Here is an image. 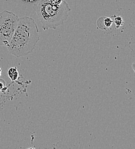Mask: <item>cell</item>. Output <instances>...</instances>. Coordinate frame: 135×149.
I'll return each instance as SVG.
<instances>
[{"label": "cell", "instance_id": "6da1fadb", "mask_svg": "<svg viewBox=\"0 0 135 149\" xmlns=\"http://www.w3.org/2000/svg\"><path fill=\"white\" fill-rule=\"evenodd\" d=\"M39 40L36 21L32 17L24 16L19 19L14 33L6 47L12 55L19 58L32 54Z\"/></svg>", "mask_w": 135, "mask_h": 149}, {"label": "cell", "instance_id": "7a4b0ae2", "mask_svg": "<svg viewBox=\"0 0 135 149\" xmlns=\"http://www.w3.org/2000/svg\"><path fill=\"white\" fill-rule=\"evenodd\" d=\"M35 2L34 9L43 30L56 29L68 19L71 8L65 0L59 6L52 5L49 0H37Z\"/></svg>", "mask_w": 135, "mask_h": 149}, {"label": "cell", "instance_id": "3957f363", "mask_svg": "<svg viewBox=\"0 0 135 149\" xmlns=\"http://www.w3.org/2000/svg\"><path fill=\"white\" fill-rule=\"evenodd\" d=\"M19 17L14 13L3 10L0 12V46H6L17 26Z\"/></svg>", "mask_w": 135, "mask_h": 149}, {"label": "cell", "instance_id": "277c9868", "mask_svg": "<svg viewBox=\"0 0 135 149\" xmlns=\"http://www.w3.org/2000/svg\"><path fill=\"white\" fill-rule=\"evenodd\" d=\"M113 21L111 17L102 16L97 19V28L101 30H107L112 26Z\"/></svg>", "mask_w": 135, "mask_h": 149}, {"label": "cell", "instance_id": "5b68a950", "mask_svg": "<svg viewBox=\"0 0 135 149\" xmlns=\"http://www.w3.org/2000/svg\"><path fill=\"white\" fill-rule=\"evenodd\" d=\"M8 74L9 76V77L12 81H16L19 77V73L16 67L10 68L8 70Z\"/></svg>", "mask_w": 135, "mask_h": 149}, {"label": "cell", "instance_id": "8992f818", "mask_svg": "<svg viewBox=\"0 0 135 149\" xmlns=\"http://www.w3.org/2000/svg\"><path fill=\"white\" fill-rule=\"evenodd\" d=\"M114 22L115 24L116 28H118L120 26L122 25V24L124 23V21H123V19H122V18L121 17L117 16V17L115 18Z\"/></svg>", "mask_w": 135, "mask_h": 149}, {"label": "cell", "instance_id": "52a82bcc", "mask_svg": "<svg viewBox=\"0 0 135 149\" xmlns=\"http://www.w3.org/2000/svg\"><path fill=\"white\" fill-rule=\"evenodd\" d=\"M51 3L55 6L60 5L63 1V0H49Z\"/></svg>", "mask_w": 135, "mask_h": 149}, {"label": "cell", "instance_id": "ba28073f", "mask_svg": "<svg viewBox=\"0 0 135 149\" xmlns=\"http://www.w3.org/2000/svg\"><path fill=\"white\" fill-rule=\"evenodd\" d=\"M6 83L5 81L3 80L0 79V91H2V90H4L5 87Z\"/></svg>", "mask_w": 135, "mask_h": 149}, {"label": "cell", "instance_id": "9c48e42d", "mask_svg": "<svg viewBox=\"0 0 135 149\" xmlns=\"http://www.w3.org/2000/svg\"><path fill=\"white\" fill-rule=\"evenodd\" d=\"M22 1L27 2H35L37 0H22Z\"/></svg>", "mask_w": 135, "mask_h": 149}, {"label": "cell", "instance_id": "30bf717a", "mask_svg": "<svg viewBox=\"0 0 135 149\" xmlns=\"http://www.w3.org/2000/svg\"><path fill=\"white\" fill-rule=\"evenodd\" d=\"M1 73H2V70H1V68H0V76L1 75Z\"/></svg>", "mask_w": 135, "mask_h": 149}]
</instances>
